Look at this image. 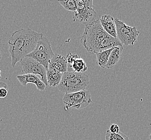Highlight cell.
Listing matches in <instances>:
<instances>
[{
    "instance_id": "obj_3",
    "label": "cell",
    "mask_w": 151,
    "mask_h": 140,
    "mask_svg": "<svg viewBox=\"0 0 151 140\" xmlns=\"http://www.w3.org/2000/svg\"><path fill=\"white\" fill-rule=\"evenodd\" d=\"M89 82V76L85 73L66 72L63 73L58 88L65 95L70 94L85 90Z\"/></svg>"
},
{
    "instance_id": "obj_21",
    "label": "cell",
    "mask_w": 151,
    "mask_h": 140,
    "mask_svg": "<svg viewBox=\"0 0 151 140\" xmlns=\"http://www.w3.org/2000/svg\"><path fill=\"white\" fill-rule=\"evenodd\" d=\"M150 139L151 140V134L150 135Z\"/></svg>"
},
{
    "instance_id": "obj_17",
    "label": "cell",
    "mask_w": 151,
    "mask_h": 140,
    "mask_svg": "<svg viewBox=\"0 0 151 140\" xmlns=\"http://www.w3.org/2000/svg\"><path fill=\"white\" fill-rule=\"evenodd\" d=\"M59 3L67 10L76 12L77 10L76 2L74 0L61 1H59Z\"/></svg>"
},
{
    "instance_id": "obj_12",
    "label": "cell",
    "mask_w": 151,
    "mask_h": 140,
    "mask_svg": "<svg viewBox=\"0 0 151 140\" xmlns=\"http://www.w3.org/2000/svg\"><path fill=\"white\" fill-rule=\"evenodd\" d=\"M48 67L55 69L61 73L66 72H67L68 65L66 57L58 54L55 55L50 61Z\"/></svg>"
},
{
    "instance_id": "obj_4",
    "label": "cell",
    "mask_w": 151,
    "mask_h": 140,
    "mask_svg": "<svg viewBox=\"0 0 151 140\" xmlns=\"http://www.w3.org/2000/svg\"><path fill=\"white\" fill-rule=\"evenodd\" d=\"M51 43L48 38L43 36L37 43L36 49L27 57L33 58L48 70L50 61L55 56Z\"/></svg>"
},
{
    "instance_id": "obj_20",
    "label": "cell",
    "mask_w": 151,
    "mask_h": 140,
    "mask_svg": "<svg viewBox=\"0 0 151 140\" xmlns=\"http://www.w3.org/2000/svg\"><path fill=\"white\" fill-rule=\"evenodd\" d=\"M1 71L0 70V79H1V78H2V76H1Z\"/></svg>"
},
{
    "instance_id": "obj_19",
    "label": "cell",
    "mask_w": 151,
    "mask_h": 140,
    "mask_svg": "<svg viewBox=\"0 0 151 140\" xmlns=\"http://www.w3.org/2000/svg\"><path fill=\"white\" fill-rule=\"evenodd\" d=\"M109 131H111L112 133L117 134L119 132V127H118V125H116V124H112L110 127Z\"/></svg>"
},
{
    "instance_id": "obj_14",
    "label": "cell",
    "mask_w": 151,
    "mask_h": 140,
    "mask_svg": "<svg viewBox=\"0 0 151 140\" xmlns=\"http://www.w3.org/2000/svg\"><path fill=\"white\" fill-rule=\"evenodd\" d=\"M123 50V46H117L113 48L109 56L108 62L106 66V69H110L115 67V65L121 59Z\"/></svg>"
},
{
    "instance_id": "obj_1",
    "label": "cell",
    "mask_w": 151,
    "mask_h": 140,
    "mask_svg": "<svg viewBox=\"0 0 151 140\" xmlns=\"http://www.w3.org/2000/svg\"><path fill=\"white\" fill-rule=\"evenodd\" d=\"M81 42L88 52L95 55L117 46H123L117 38L112 37L104 30L100 20L86 25Z\"/></svg>"
},
{
    "instance_id": "obj_5",
    "label": "cell",
    "mask_w": 151,
    "mask_h": 140,
    "mask_svg": "<svg viewBox=\"0 0 151 140\" xmlns=\"http://www.w3.org/2000/svg\"><path fill=\"white\" fill-rule=\"evenodd\" d=\"M65 105V110H81L85 108L93 102L90 92L88 90H83L76 93L65 94L63 98Z\"/></svg>"
},
{
    "instance_id": "obj_9",
    "label": "cell",
    "mask_w": 151,
    "mask_h": 140,
    "mask_svg": "<svg viewBox=\"0 0 151 140\" xmlns=\"http://www.w3.org/2000/svg\"><path fill=\"white\" fill-rule=\"evenodd\" d=\"M66 58L68 65L67 72L84 73L87 70L86 63L78 55L69 53L66 56Z\"/></svg>"
},
{
    "instance_id": "obj_18",
    "label": "cell",
    "mask_w": 151,
    "mask_h": 140,
    "mask_svg": "<svg viewBox=\"0 0 151 140\" xmlns=\"http://www.w3.org/2000/svg\"><path fill=\"white\" fill-rule=\"evenodd\" d=\"M8 86L6 83L1 82V87H0V98L3 99L6 97L8 95Z\"/></svg>"
},
{
    "instance_id": "obj_13",
    "label": "cell",
    "mask_w": 151,
    "mask_h": 140,
    "mask_svg": "<svg viewBox=\"0 0 151 140\" xmlns=\"http://www.w3.org/2000/svg\"><path fill=\"white\" fill-rule=\"evenodd\" d=\"M63 73L58 72L57 71L48 67L47 71L46 76L48 85L52 87H58L60 84Z\"/></svg>"
},
{
    "instance_id": "obj_15",
    "label": "cell",
    "mask_w": 151,
    "mask_h": 140,
    "mask_svg": "<svg viewBox=\"0 0 151 140\" xmlns=\"http://www.w3.org/2000/svg\"><path fill=\"white\" fill-rule=\"evenodd\" d=\"M113 48L97 53L96 54L97 61L99 66L103 69L106 68V66L109 61V56Z\"/></svg>"
},
{
    "instance_id": "obj_10",
    "label": "cell",
    "mask_w": 151,
    "mask_h": 140,
    "mask_svg": "<svg viewBox=\"0 0 151 140\" xmlns=\"http://www.w3.org/2000/svg\"><path fill=\"white\" fill-rule=\"evenodd\" d=\"M18 82L23 86H26L28 83L35 84L37 88L40 91H44L47 86L42 82L38 76L33 74H24L17 76Z\"/></svg>"
},
{
    "instance_id": "obj_7",
    "label": "cell",
    "mask_w": 151,
    "mask_h": 140,
    "mask_svg": "<svg viewBox=\"0 0 151 140\" xmlns=\"http://www.w3.org/2000/svg\"><path fill=\"white\" fill-rule=\"evenodd\" d=\"M115 21L118 40L122 45H133L138 39L140 32L136 27H131L127 25L118 18H115Z\"/></svg>"
},
{
    "instance_id": "obj_16",
    "label": "cell",
    "mask_w": 151,
    "mask_h": 140,
    "mask_svg": "<svg viewBox=\"0 0 151 140\" xmlns=\"http://www.w3.org/2000/svg\"><path fill=\"white\" fill-rule=\"evenodd\" d=\"M106 140H129V139L121 131L117 134H114L109 129L106 133Z\"/></svg>"
},
{
    "instance_id": "obj_2",
    "label": "cell",
    "mask_w": 151,
    "mask_h": 140,
    "mask_svg": "<svg viewBox=\"0 0 151 140\" xmlns=\"http://www.w3.org/2000/svg\"><path fill=\"white\" fill-rule=\"evenodd\" d=\"M43 36V34L30 28L21 29L14 32L8 40L12 66L15 67L18 62L32 52Z\"/></svg>"
},
{
    "instance_id": "obj_22",
    "label": "cell",
    "mask_w": 151,
    "mask_h": 140,
    "mask_svg": "<svg viewBox=\"0 0 151 140\" xmlns=\"http://www.w3.org/2000/svg\"><path fill=\"white\" fill-rule=\"evenodd\" d=\"M1 53H0V59H1Z\"/></svg>"
},
{
    "instance_id": "obj_8",
    "label": "cell",
    "mask_w": 151,
    "mask_h": 140,
    "mask_svg": "<svg viewBox=\"0 0 151 140\" xmlns=\"http://www.w3.org/2000/svg\"><path fill=\"white\" fill-rule=\"evenodd\" d=\"M22 66V71L26 74H33L40 76V78L46 85H48L47 81V71L45 67L39 62L33 58L26 57L20 61Z\"/></svg>"
},
{
    "instance_id": "obj_6",
    "label": "cell",
    "mask_w": 151,
    "mask_h": 140,
    "mask_svg": "<svg viewBox=\"0 0 151 140\" xmlns=\"http://www.w3.org/2000/svg\"><path fill=\"white\" fill-rule=\"evenodd\" d=\"M76 2L77 10L74 12V21L79 22L85 25L94 21L93 19L96 12L93 9V1L78 0Z\"/></svg>"
},
{
    "instance_id": "obj_11",
    "label": "cell",
    "mask_w": 151,
    "mask_h": 140,
    "mask_svg": "<svg viewBox=\"0 0 151 140\" xmlns=\"http://www.w3.org/2000/svg\"><path fill=\"white\" fill-rule=\"evenodd\" d=\"M100 23L104 30L112 37L117 38V27L115 19L111 16L105 15L101 17Z\"/></svg>"
}]
</instances>
